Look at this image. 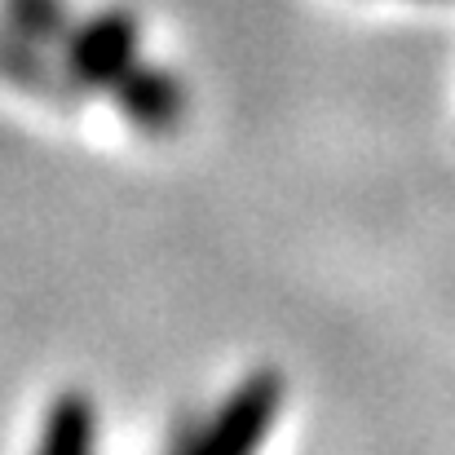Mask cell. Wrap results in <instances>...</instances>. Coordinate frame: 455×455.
Segmentation results:
<instances>
[{"label": "cell", "mask_w": 455, "mask_h": 455, "mask_svg": "<svg viewBox=\"0 0 455 455\" xmlns=\"http://www.w3.org/2000/svg\"><path fill=\"white\" fill-rule=\"evenodd\" d=\"M40 455H93V407L80 394L53 403Z\"/></svg>", "instance_id": "7a4b0ae2"}, {"label": "cell", "mask_w": 455, "mask_h": 455, "mask_svg": "<svg viewBox=\"0 0 455 455\" xmlns=\"http://www.w3.org/2000/svg\"><path fill=\"white\" fill-rule=\"evenodd\" d=\"M275 411H279V380L257 376L221 407V416L190 443L186 455H257Z\"/></svg>", "instance_id": "6da1fadb"}]
</instances>
